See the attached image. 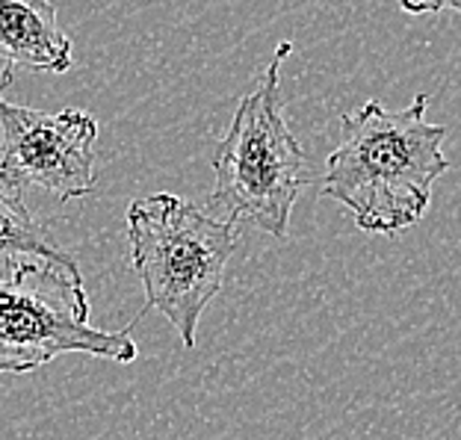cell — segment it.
<instances>
[{
    "label": "cell",
    "mask_w": 461,
    "mask_h": 440,
    "mask_svg": "<svg viewBox=\"0 0 461 440\" xmlns=\"http://www.w3.org/2000/svg\"><path fill=\"white\" fill-rule=\"evenodd\" d=\"M426 107L429 95L420 92L400 112L366 101L343 115L322 195L343 204L364 234H400L420 222L432 204V186L449 163L447 128L426 121Z\"/></svg>",
    "instance_id": "cell-1"
},
{
    "label": "cell",
    "mask_w": 461,
    "mask_h": 440,
    "mask_svg": "<svg viewBox=\"0 0 461 440\" xmlns=\"http://www.w3.org/2000/svg\"><path fill=\"white\" fill-rule=\"evenodd\" d=\"M128 239L149 308L169 319L184 349H195L202 313L222 290L240 246L237 225L198 211L186 198L154 193L131 202Z\"/></svg>",
    "instance_id": "cell-2"
},
{
    "label": "cell",
    "mask_w": 461,
    "mask_h": 440,
    "mask_svg": "<svg viewBox=\"0 0 461 440\" xmlns=\"http://www.w3.org/2000/svg\"><path fill=\"white\" fill-rule=\"evenodd\" d=\"M290 50V41H281L260 86L237 103L225 139L213 151L211 207L228 222H249L272 237H287L293 207L308 184L305 151L287 128L278 98Z\"/></svg>",
    "instance_id": "cell-3"
},
{
    "label": "cell",
    "mask_w": 461,
    "mask_h": 440,
    "mask_svg": "<svg viewBox=\"0 0 461 440\" xmlns=\"http://www.w3.org/2000/svg\"><path fill=\"white\" fill-rule=\"evenodd\" d=\"M131 328L89 326V296L68 255L0 260V375L41 370L68 352L133 364L140 346Z\"/></svg>",
    "instance_id": "cell-4"
},
{
    "label": "cell",
    "mask_w": 461,
    "mask_h": 440,
    "mask_svg": "<svg viewBox=\"0 0 461 440\" xmlns=\"http://www.w3.org/2000/svg\"><path fill=\"white\" fill-rule=\"evenodd\" d=\"M13 71L0 77V181L13 190L41 186L75 202L95 186L98 121L83 110L41 112L4 98Z\"/></svg>",
    "instance_id": "cell-5"
},
{
    "label": "cell",
    "mask_w": 461,
    "mask_h": 440,
    "mask_svg": "<svg viewBox=\"0 0 461 440\" xmlns=\"http://www.w3.org/2000/svg\"><path fill=\"white\" fill-rule=\"evenodd\" d=\"M0 62L6 71L27 68L45 75L75 68L71 36L59 27L50 0H0Z\"/></svg>",
    "instance_id": "cell-6"
},
{
    "label": "cell",
    "mask_w": 461,
    "mask_h": 440,
    "mask_svg": "<svg viewBox=\"0 0 461 440\" xmlns=\"http://www.w3.org/2000/svg\"><path fill=\"white\" fill-rule=\"evenodd\" d=\"M30 255L62 257L66 251L33 219L24 198H21V190H13V186L0 181V260L30 257Z\"/></svg>",
    "instance_id": "cell-7"
},
{
    "label": "cell",
    "mask_w": 461,
    "mask_h": 440,
    "mask_svg": "<svg viewBox=\"0 0 461 440\" xmlns=\"http://www.w3.org/2000/svg\"><path fill=\"white\" fill-rule=\"evenodd\" d=\"M400 6L408 15H432L444 13V9H453L461 15V0H400Z\"/></svg>",
    "instance_id": "cell-8"
}]
</instances>
